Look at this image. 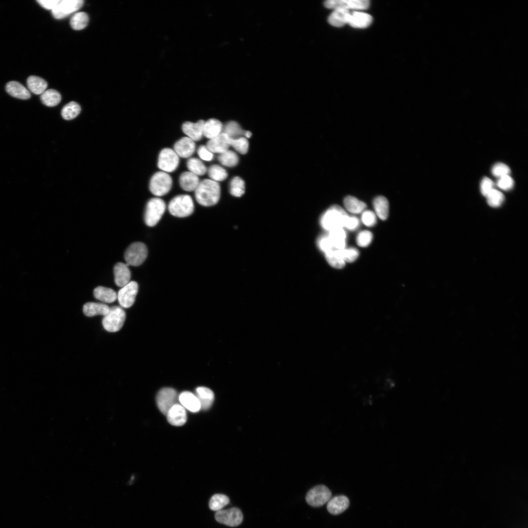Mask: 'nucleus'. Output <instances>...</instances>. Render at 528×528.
Masks as SVG:
<instances>
[{
	"mask_svg": "<svg viewBox=\"0 0 528 528\" xmlns=\"http://www.w3.org/2000/svg\"><path fill=\"white\" fill-rule=\"evenodd\" d=\"M220 195L219 184L212 179H205L201 181L195 190L197 201L204 206H211L217 203Z\"/></svg>",
	"mask_w": 528,
	"mask_h": 528,
	"instance_id": "1",
	"label": "nucleus"
},
{
	"mask_svg": "<svg viewBox=\"0 0 528 528\" xmlns=\"http://www.w3.org/2000/svg\"><path fill=\"white\" fill-rule=\"evenodd\" d=\"M347 216V213L341 207L336 205L332 206L321 217V225L329 232L343 228Z\"/></svg>",
	"mask_w": 528,
	"mask_h": 528,
	"instance_id": "2",
	"label": "nucleus"
},
{
	"mask_svg": "<svg viewBox=\"0 0 528 528\" xmlns=\"http://www.w3.org/2000/svg\"><path fill=\"white\" fill-rule=\"evenodd\" d=\"M168 209L174 216L183 218L191 215L194 210L192 198L188 195H181L174 197L169 202Z\"/></svg>",
	"mask_w": 528,
	"mask_h": 528,
	"instance_id": "3",
	"label": "nucleus"
},
{
	"mask_svg": "<svg viewBox=\"0 0 528 528\" xmlns=\"http://www.w3.org/2000/svg\"><path fill=\"white\" fill-rule=\"evenodd\" d=\"M166 209L165 202L161 198H152L146 205L144 214L146 224L152 227L155 225L161 218Z\"/></svg>",
	"mask_w": 528,
	"mask_h": 528,
	"instance_id": "4",
	"label": "nucleus"
},
{
	"mask_svg": "<svg viewBox=\"0 0 528 528\" xmlns=\"http://www.w3.org/2000/svg\"><path fill=\"white\" fill-rule=\"evenodd\" d=\"M125 318V312L121 307H112L103 318V326L109 332H116L123 327Z\"/></svg>",
	"mask_w": 528,
	"mask_h": 528,
	"instance_id": "5",
	"label": "nucleus"
},
{
	"mask_svg": "<svg viewBox=\"0 0 528 528\" xmlns=\"http://www.w3.org/2000/svg\"><path fill=\"white\" fill-rule=\"evenodd\" d=\"M172 179L164 172H158L152 177L149 185L150 191L156 196H162L167 194L171 189Z\"/></svg>",
	"mask_w": 528,
	"mask_h": 528,
	"instance_id": "6",
	"label": "nucleus"
},
{
	"mask_svg": "<svg viewBox=\"0 0 528 528\" xmlns=\"http://www.w3.org/2000/svg\"><path fill=\"white\" fill-rule=\"evenodd\" d=\"M148 255V249L142 242H135L131 244L126 249L124 257L127 265L139 266L146 260Z\"/></svg>",
	"mask_w": 528,
	"mask_h": 528,
	"instance_id": "7",
	"label": "nucleus"
},
{
	"mask_svg": "<svg viewBox=\"0 0 528 528\" xmlns=\"http://www.w3.org/2000/svg\"><path fill=\"white\" fill-rule=\"evenodd\" d=\"M331 498L330 490L325 485H318L308 491L306 496V500L310 506L319 507L327 503Z\"/></svg>",
	"mask_w": 528,
	"mask_h": 528,
	"instance_id": "8",
	"label": "nucleus"
},
{
	"mask_svg": "<svg viewBox=\"0 0 528 528\" xmlns=\"http://www.w3.org/2000/svg\"><path fill=\"white\" fill-rule=\"evenodd\" d=\"M178 396L176 390L172 388H163L157 393L156 398L157 407L161 412L166 415L170 408L177 404Z\"/></svg>",
	"mask_w": 528,
	"mask_h": 528,
	"instance_id": "9",
	"label": "nucleus"
},
{
	"mask_svg": "<svg viewBox=\"0 0 528 528\" xmlns=\"http://www.w3.org/2000/svg\"><path fill=\"white\" fill-rule=\"evenodd\" d=\"M215 518L220 523L234 527L242 523L243 520V514L239 508L232 507L217 511Z\"/></svg>",
	"mask_w": 528,
	"mask_h": 528,
	"instance_id": "10",
	"label": "nucleus"
},
{
	"mask_svg": "<svg viewBox=\"0 0 528 528\" xmlns=\"http://www.w3.org/2000/svg\"><path fill=\"white\" fill-rule=\"evenodd\" d=\"M370 4L368 0H328L324 2L326 7L333 10L341 8L349 10H363L368 9Z\"/></svg>",
	"mask_w": 528,
	"mask_h": 528,
	"instance_id": "11",
	"label": "nucleus"
},
{
	"mask_svg": "<svg viewBox=\"0 0 528 528\" xmlns=\"http://www.w3.org/2000/svg\"><path fill=\"white\" fill-rule=\"evenodd\" d=\"M179 156L174 150L165 148L160 152L158 159V168L166 172H172L177 167Z\"/></svg>",
	"mask_w": 528,
	"mask_h": 528,
	"instance_id": "12",
	"label": "nucleus"
},
{
	"mask_svg": "<svg viewBox=\"0 0 528 528\" xmlns=\"http://www.w3.org/2000/svg\"><path fill=\"white\" fill-rule=\"evenodd\" d=\"M83 0H60L58 4L52 11L56 19H62L78 10L83 5Z\"/></svg>",
	"mask_w": 528,
	"mask_h": 528,
	"instance_id": "13",
	"label": "nucleus"
},
{
	"mask_svg": "<svg viewBox=\"0 0 528 528\" xmlns=\"http://www.w3.org/2000/svg\"><path fill=\"white\" fill-rule=\"evenodd\" d=\"M138 286L135 281H130L121 287L117 293V299L120 306L129 308L134 303L138 292Z\"/></svg>",
	"mask_w": 528,
	"mask_h": 528,
	"instance_id": "14",
	"label": "nucleus"
},
{
	"mask_svg": "<svg viewBox=\"0 0 528 528\" xmlns=\"http://www.w3.org/2000/svg\"><path fill=\"white\" fill-rule=\"evenodd\" d=\"M168 421L174 426L183 425L187 420L185 408L178 403L173 405L166 414Z\"/></svg>",
	"mask_w": 528,
	"mask_h": 528,
	"instance_id": "15",
	"label": "nucleus"
},
{
	"mask_svg": "<svg viewBox=\"0 0 528 528\" xmlns=\"http://www.w3.org/2000/svg\"><path fill=\"white\" fill-rule=\"evenodd\" d=\"M195 147L194 141L188 137L181 138L174 146L175 152L178 156L182 158L191 156L195 151Z\"/></svg>",
	"mask_w": 528,
	"mask_h": 528,
	"instance_id": "16",
	"label": "nucleus"
},
{
	"mask_svg": "<svg viewBox=\"0 0 528 528\" xmlns=\"http://www.w3.org/2000/svg\"><path fill=\"white\" fill-rule=\"evenodd\" d=\"M230 146L229 137L223 132L210 139L206 144V147L211 152L219 154L228 150Z\"/></svg>",
	"mask_w": 528,
	"mask_h": 528,
	"instance_id": "17",
	"label": "nucleus"
},
{
	"mask_svg": "<svg viewBox=\"0 0 528 528\" xmlns=\"http://www.w3.org/2000/svg\"><path fill=\"white\" fill-rule=\"evenodd\" d=\"M373 22L372 16L366 13L353 11L351 12L348 23L356 28H365L369 26Z\"/></svg>",
	"mask_w": 528,
	"mask_h": 528,
	"instance_id": "18",
	"label": "nucleus"
},
{
	"mask_svg": "<svg viewBox=\"0 0 528 528\" xmlns=\"http://www.w3.org/2000/svg\"><path fill=\"white\" fill-rule=\"evenodd\" d=\"M204 122L205 121L202 120H199L196 123L189 121L186 122L182 125V131L188 137L193 140L199 141L203 135Z\"/></svg>",
	"mask_w": 528,
	"mask_h": 528,
	"instance_id": "19",
	"label": "nucleus"
},
{
	"mask_svg": "<svg viewBox=\"0 0 528 528\" xmlns=\"http://www.w3.org/2000/svg\"><path fill=\"white\" fill-rule=\"evenodd\" d=\"M350 505L349 499L344 495H338L331 498L328 502L327 508L333 515H338L346 510Z\"/></svg>",
	"mask_w": 528,
	"mask_h": 528,
	"instance_id": "20",
	"label": "nucleus"
},
{
	"mask_svg": "<svg viewBox=\"0 0 528 528\" xmlns=\"http://www.w3.org/2000/svg\"><path fill=\"white\" fill-rule=\"evenodd\" d=\"M114 282L120 287H123L130 282L131 272L128 266L122 263H117L113 269Z\"/></svg>",
	"mask_w": 528,
	"mask_h": 528,
	"instance_id": "21",
	"label": "nucleus"
},
{
	"mask_svg": "<svg viewBox=\"0 0 528 528\" xmlns=\"http://www.w3.org/2000/svg\"><path fill=\"white\" fill-rule=\"evenodd\" d=\"M351 12V10L344 8L334 9L328 18V22L335 27L343 26L348 23Z\"/></svg>",
	"mask_w": 528,
	"mask_h": 528,
	"instance_id": "22",
	"label": "nucleus"
},
{
	"mask_svg": "<svg viewBox=\"0 0 528 528\" xmlns=\"http://www.w3.org/2000/svg\"><path fill=\"white\" fill-rule=\"evenodd\" d=\"M178 400L181 405L190 412L196 413L200 410L199 401L193 393L185 391L178 396Z\"/></svg>",
	"mask_w": 528,
	"mask_h": 528,
	"instance_id": "23",
	"label": "nucleus"
},
{
	"mask_svg": "<svg viewBox=\"0 0 528 528\" xmlns=\"http://www.w3.org/2000/svg\"><path fill=\"white\" fill-rule=\"evenodd\" d=\"M6 91L11 96L20 99L26 100L30 98L29 90L17 81H10L5 87Z\"/></svg>",
	"mask_w": 528,
	"mask_h": 528,
	"instance_id": "24",
	"label": "nucleus"
},
{
	"mask_svg": "<svg viewBox=\"0 0 528 528\" xmlns=\"http://www.w3.org/2000/svg\"><path fill=\"white\" fill-rule=\"evenodd\" d=\"M196 396L200 405V410H206L212 406L214 400L213 391L205 387H198L196 390Z\"/></svg>",
	"mask_w": 528,
	"mask_h": 528,
	"instance_id": "25",
	"label": "nucleus"
},
{
	"mask_svg": "<svg viewBox=\"0 0 528 528\" xmlns=\"http://www.w3.org/2000/svg\"><path fill=\"white\" fill-rule=\"evenodd\" d=\"M179 184L185 191H195L199 183L198 176L190 172H184L179 176Z\"/></svg>",
	"mask_w": 528,
	"mask_h": 528,
	"instance_id": "26",
	"label": "nucleus"
},
{
	"mask_svg": "<svg viewBox=\"0 0 528 528\" xmlns=\"http://www.w3.org/2000/svg\"><path fill=\"white\" fill-rule=\"evenodd\" d=\"M222 130L223 125L220 121L216 119H210L204 122L203 135L210 139L220 134Z\"/></svg>",
	"mask_w": 528,
	"mask_h": 528,
	"instance_id": "27",
	"label": "nucleus"
},
{
	"mask_svg": "<svg viewBox=\"0 0 528 528\" xmlns=\"http://www.w3.org/2000/svg\"><path fill=\"white\" fill-rule=\"evenodd\" d=\"M110 310L109 307L100 303L89 302L85 304L83 308L85 315L92 317L97 315L105 316Z\"/></svg>",
	"mask_w": 528,
	"mask_h": 528,
	"instance_id": "28",
	"label": "nucleus"
},
{
	"mask_svg": "<svg viewBox=\"0 0 528 528\" xmlns=\"http://www.w3.org/2000/svg\"><path fill=\"white\" fill-rule=\"evenodd\" d=\"M93 294L95 298L104 303H111L117 299V294L115 291L102 286L96 287Z\"/></svg>",
	"mask_w": 528,
	"mask_h": 528,
	"instance_id": "29",
	"label": "nucleus"
},
{
	"mask_svg": "<svg viewBox=\"0 0 528 528\" xmlns=\"http://www.w3.org/2000/svg\"><path fill=\"white\" fill-rule=\"evenodd\" d=\"M328 236L334 249L340 250L345 248L346 233L343 228L329 231Z\"/></svg>",
	"mask_w": 528,
	"mask_h": 528,
	"instance_id": "30",
	"label": "nucleus"
},
{
	"mask_svg": "<svg viewBox=\"0 0 528 528\" xmlns=\"http://www.w3.org/2000/svg\"><path fill=\"white\" fill-rule=\"evenodd\" d=\"M28 89L35 94H41L47 87V82L42 78L37 76H30L27 80Z\"/></svg>",
	"mask_w": 528,
	"mask_h": 528,
	"instance_id": "31",
	"label": "nucleus"
},
{
	"mask_svg": "<svg viewBox=\"0 0 528 528\" xmlns=\"http://www.w3.org/2000/svg\"><path fill=\"white\" fill-rule=\"evenodd\" d=\"M373 205L376 215L382 220H385L389 214V202L383 196H378L373 201Z\"/></svg>",
	"mask_w": 528,
	"mask_h": 528,
	"instance_id": "32",
	"label": "nucleus"
},
{
	"mask_svg": "<svg viewBox=\"0 0 528 528\" xmlns=\"http://www.w3.org/2000/svg\"><path fill=\"white\" fill-rule=\"evenodd\" d=\"M40 99L42 102L48 107L57 106L61 100V95L55 89H46L41 94Z\"/></svg>",
	"mask_w": 528,
	"mask_h": 528,
	"instance_id": "33",
	"label": "nucleus"
},
{
	"mask_svg": "<svg viewBox=\"0 0 528 528\" xmlns=\"http://www.w3.org/2000/svg\"><path fill=\"white\" fill-rule=\"evenodd\" d=\"M344 205L347 211L353 214L360 213L366 207V204L364 202L350 196L345 198Z\"/></svg>",
	"mask_w": 528,
	"mask_h": 528,
	"instance_id": "34",
	"label": "nucleus"
},
{
	"mask_svg": "<svg viewBox=\"0 0 528 528\" xmlns=\"http://www.w3.org/2000/svg\"><path fill=\"white\" fill-rule=\"evenodd\" d=\"M223 132L230 138L235 139L244 137L245 131L242 130L239 124L235 121H230L223 127Z\"/></svg>",
	"mask_w": 528,
	"mask_h": 528,
	"instance_id": "35",
	"label": "nucleus"
},
{
	"mask_svg": "<svg viewBox=\"0 0 528 528\" xmlns=\"http://www.w3.org/2000/svg\"><path fill=\"white\" fill-rule=\"evenodd\" d=\"M88 16L84 12L75 13L71 18L70 25L74 30H80L85 28L88 22Z\"/></svg>",
	"mask_w": 528,
	"mask_h": 528,
	"instance_id": "36",
	"label": "nucleus"
},
{
	"mask_svg": "<svg viewBox=\"0 0 528 528\" xmlns=\"http://www.w3.org/2000/svg\"><path fill=\"white\" fill-rule=\"evenodd\" d=\"M230 502L229 498L226 495L221 494H216L212 496L209 502V506L210 509L214 511H219L228 505Z\"/></svg>",
	"mask_w": 528,
	"mask_h": 528,
	"instance_id": "37",
	"label": "nucleus"
},
{
	"mask_svg": "<svg viewBox=\"0 0 528 528\" xmlns=\"http://www.w3.org/2000/svg\"><path fill=\"white\" fill-rule=\"evenodd\" d=\"M80 111V105L75 102L71 101L63 108L61 115L64 119L69 120L75 118Z\"/></svg>",
	"mask_w": 528,
	"mask_h": 528,
	"instance_id": "38",
	"label": "nucleus"
},
{
	"mask_svg": "<svg viewBox=\"0 0 528 528\" xmlns=\"http://www.w3.org/2000/svg\"><path fill=\"white\" fill-rule=\"evenodd\" d=\"M218 159L221 164L229 167H234L239 162V157L236 153L229 150L220 154Z\"/></svg>",
	"mask_w": 528,
	"mask_h": 528,
	"instance_id": "39",
	"label": "nucleus"
},
{
	"mask_svg": "<svg viewBox=\"0 0 528 528\" xmlns=\"http://www.w3.org/2000/svg\"><path fill=\"white\" fill-rule=\"evenodd\" d=\"M187 166L190 172L198 176L204 175L207 168L203 163L197 158H191L187 162Z\"/></svg>",
	"mask_w": 528,
	"mask_h": 528,
	"instance_id": "40",
	"label": "nucleus"
},
{
	"mask_svg": "<svg viewBox=\"0 0 528 528\" xmlns=\"http://www.w3.org/2000/svg\"><path fill=\"white\" fill-rule=\"evenodd\" d=\"M325 255L328 263L332 267L340 269L345 266V262L338 254L335 249L328 252Z\"/></svg>",
	"mask_w": 528,
	"mask_h": 528,
	"instance_id": "41",
	"label": "nucleus"
},
{
	"mask_svg": "<svg viewBox=\"0 0 528 528\" xmlns=\"http://www.w3.org/2000/svg\"><path fill=\"white\" fill-rule=\"evenodd\" d=\"M245 192L244 181L239 176L234 177L230 183V193L235 197H240Z\"/></svg>",
	"mask_w": 528,
	"mask_h": 528,
	"instance_id": "42",
	"label": "nucleus"
},
{
	"mask_svg": "<svg viewBox=\"0 0 528 528\" xmlns=\"http://www.w3.org/2000/svg\"><path fill=\"white\" fill-rule=\"evenodd\" d=\"M209 177L215 181H220L225 180L227 177L226 171L219 165L211 166L208 170Z\"/></svg>",
	"mask_w": 528,
	"mask_h": 528,
	"instance_id": "43",
	"label": "nucleus"
},
{
	"mask_svg": "<svg viewBox=\"0 0 528 528\" xmlns=\"http://www.w3.org/2000/svg\"><path fill=\"white\" fill-rule=\"evenodd\" d=\"M229 142L230 146L233 147L238 153L242 154L247 153L249 148V143L246 138L241 137L231 139L229 137Z\"/></svg>",
	"mask_w": 528,
	"mask_h": 528,
	"instance_id": "44",
	"label": "nucleus"
},
{
	"mask_svg": "<svg viewBox=\"0 0 528 528\" xmlns=\"http://www.w3.org/2000/svg\"><path fill=\"white\" fill-rule=\"evenodd\" d=\"M486 197L487 203L493 207L500 206L505 199L503 193L494 188L487 195Z\"/></svg>",
	"mask_w": 528,
	"mask_h": 528,
	"instance_id": "45",
	"label": "nucleus"
},
{
	"mask_svg": "<svg viewBox=\"0 0 528 528\" xmlns=\"http://www.w3.org/2000/svg\"><path fill=\"white\" fill-rule=\"evenodd\" d=\"M336 250L338 254L345 262H353L359 256V251L355 248H344L340 250Z\"/></svg>",
	"mask_w": 528,
	"mask_h": 528,
	"instance_id": "46",
	"label": "nucleus"
},
{
	"mask_svg": "<svg viewBox=\"0 0 528 528\" xmlns=\"http://www.w3.org/2000/svg\"><path fill=\"white\" fill-rule=\"evenodd\" d=\"M492 174L498 178L509 175L510 170L509 167L503 163H497L492 168Z\"/></svg>",
	"mask_w": 528,
	"mask_h": 528,
	"instance_id": "47",
	"label": "nucleus"
},
{
	"mask_svg": "<svg viewBox=\"0 0 528 528\" xmlns=\"http://www.w3.org/2000/svg\"><path fill=\"white\" fill-rule=\"evenodd\" d=\"M372 239L373 234L370 231H362L357 236V243L360 246L366 247L371 242Z\"/></svg>",
	"mask_w": 528,
	"mask_h": 528,
	"instance_id": "48",
	"label": "nucleus"
},
{
	"mask_svg": "<svg viewBox=\"0 0 528 528\" xmlns=\"http://www.w3.org/2000/svg\"><path fill=\"white\" fill-rule=\"evenodd\" d=\"M317 245L325 254L334 249L328 235L322 236L318 239Z\"/></svg>",
	"mask_w": 528,
	"mask_h": 528,
	"instance_id": "49",
	"label": "nucleus"
},
{
	"mask_svg": "<svg viewBox=\"0 0 528 528\" xmlns=\"http://www.w3.org/2000/svg\"><path fill=\"white\" fill-rule=\"evenodd\" d=\"M497 185L501 189L507 191L512 188L514 181L511 177L507 175L499 177Z\"/></svg>",
	"mask_w": 528,
	"mask_h": 528,
	"instance_id": "50",
	"label": "nucleus"
},
{
	"mask_svg": "<svg viewBox=\"0 0 528 528\" xmlns=\"http://www.w3.org/2000/svg\"><path fill=\"white\" fill-rule=\"evenodd\" d=\"M361 220L365 225L369 227L374 225L376 221L375 214L370 210L363 212L362 214Z\"/></svg>",
	"mask_w": 528,
	"mask_h": 528,
	"instance_id": "51",
	"label": "nucleus"
},
{
	"mask_svg": "<svg viewBox=\"0 0 528 528\" xmlns=\"http://www.w3.org/2000/svg\"><path fill=\"white\" fill-rule=\"evenodd\" d=\"M481 192L484 196L487 195L494 189V182L488 177H484L481 183Z\"/></svg>",
	"mask_w": 528,
	"mask_h": 528,
	"instance_id": "52",
	"label": "nucleus"
},
{
	"mask_svg": "<svg viewBox=\"0 0 528 528\" xmlns=\"http://www.w3.org/2000/svg\"><path fill=\"white\" fill-rule=\"evenodd\" d=\"M198 154L199 157L205 161H210L213 158V154L206 146L201 145L198 150Z\"/></svg>",
	"mask_w": 528,
	"mask_h": 528,
	"instance_id": "53",
	"label": "nucleus"
},
{
	"mask_svg": "<svg viewBox=\"0 0 528 528\" xmlns=\"http://www.w3.org/2000/svg\"><path fill=\"white\" fill-rule=\"evenodd\" d=\"M359 225V221L356 217L347 216L345 220L344 227L353 230L356 229Z\"/></svg>",
	"mask_w": 528,
	"mask_h": 528,
	"instance_id": "54",
	"label": "nucleus"
},
{
	"mask_svg": "<svg viewBox=\"0 0 528 528\" xmlns=\"http://www.w3.org/2000/svg\"><path fill=\"white\" fill-rule=\"evenodd\" d=\"M37 1L43 8L52 10L58 4L60 0H38Z\"/></svg>",
	"mask_w": 528,
	"mask_h": 528,
	"instance_id": "55",
	"label": "nucleus"
},
{
	"mask_svg": "<svg viewBox=\"0 0 528 528\" xmlns=\"http://www.w3.org/2000/svg\"><path fill=\"white\" fill-rule=\"evenodd\" d=\"M251 134H252V133H251V132H250L245 131V134H244V137L247 139V138H249V137H250L251 136Z\"/></svg>",
	"mask_w": 528,
	"mask_h": 528,
	"instance_id": "56",
	"label": "nucleus"
}]
</instances>
